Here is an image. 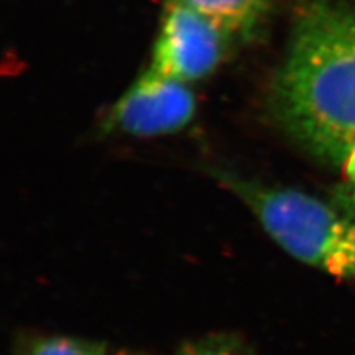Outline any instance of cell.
<instances>
[{"instance_id":"cell-1","label":"cell","mask_w":355,"mask_h":355,"mask_svg":"<svg viewBox=\"0 0 355 355\" xmlns=\"http://www.w3.org/2000/svg\"><path fill=\"white\" fill-rule=\"evenodd\" d=\"M274 111L304 148L340 169L355 159V10L311 6L274 85Z\"/></svg>"},{"instance_id":"cell-2","label":"cell","mask_w":355,"mask_h":355,"mask_svg":"<svg viewBox=\"0 0 355 355\" xmlns=\"http://www.w3.org/2000/svg\"><path fill=\"white\" fill-rule=\"evenodd\" d=\"M215 175L288 254L331 275L354 277L355 220L348 215L304 191L268 187L228 172Z\"/></svg>"},{"instance_id":"cell-3","label":"cell","mask_w":355,"mask_h":355,"mask_svg":"<svg viewBox=\"0 0 355 355\" xmlns=\"http://www.w3.org/2000/svg\"><path fill=\"white\" fill-rule=\"evenodd\" d=\"M230 36L231 33L196 9L171 0L151 69L184 83L202 79L220 62Z\"/></svg>"},{"instance_id":"cell-4","label":"cell","mask_w":355,"mask_h":355,"mask_svg":"<svg viewBox=\"0 0 355 355\" xmlns=\"http://www.w3.org/2000/svg\"><path fill=\"white\" fill-rule=\"evenodd\" d=\"M194 111L196 98L190 87L150 69L119 99L108 120L130 135L155 137L185 128Z\"/></svg>"},{"instance_id":"cell-5","label":"cell","mask_w":355,"mask_h":355,"mask_svg":"<svg viewBox=\"0 0 355 355\" xmlns=\"http://www.w3.org/2000/svg\"><path fill=\"white\" fill-rule=\"evenodd\" d=\"M231 35H246L265 14L266 0H180Z\"/></svg>"},{"instance_id":"cell-6","label":"cell","mask_w":355,"mask_h":355,"mask_svg":"<svg viewBox=\"0 0 355 355\" xmlns=\"http://www.w3.org/2000/svg\"><path fill=\"white\" fill-rule=\"evenodd\" d=\"M26 355H107V351L95 342L77 338L52 336L33 342Z\"/></svg>"},{"instance_id":"cell-7","label":"cell","mask_w":355,"mask_h":355,"mask_svg":"<svg viewBox=\"0 0 355 355\" xmlns=\"http://www.w3.org/2000/svg\"><path fill=\"white\" fill-rule=\"evenodd\" d=\"M180 355H241L237 342L227 336H210L187 347Z\"/></svg>"},{"instance_id":"cell-8","label":"cell","mask_w":355,"mask_h":355,"mask_svg":"<svg viewBox=\"0 0 355 355\" xmlns=\"http://www.w3.org/2000/svg\"><path fill=\"white\" fill-rule=\"evenodd\" d=\"M345 175V198L355 206V159L342 169Z\"/></svg>"},{"instance_id":"cell-9","label":"cell","mask_w":355,"mask_h":355,"mask_svg":"<svg viewBox=\"0 0 355 355\" xmlns=\"http://www.w3.org/2000/svg\"><path fill=\"white\" fill-rule=\"evenodd\" d=\"M354 279H355V274H354Z\"/></svg>"}]
</instances>
